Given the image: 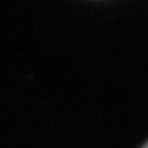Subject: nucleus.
Returning <instances> with one entry per match:
<instances>
[{"label":"nucleus","mask_w":148,"mask_h":148,"mask_svg":"<svg viewBox=\"0 0 148 148\" xmlns=\"http://www.w3.org/2000/svg\"><path fill=\"white\" fill-rule=\"evenodd\" d=\"M143 148H148V143H145V144L143 145Z\"/></svg>","instance_id":"f257e3e1"}]
</instances>
